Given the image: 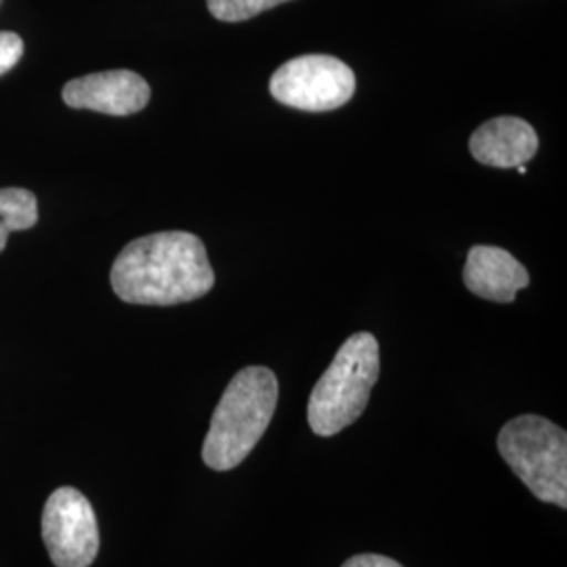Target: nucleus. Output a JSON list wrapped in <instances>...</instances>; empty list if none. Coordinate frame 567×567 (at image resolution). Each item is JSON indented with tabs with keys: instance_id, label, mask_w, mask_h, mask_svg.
<instances>
[{
	"instance_id": "1",
	"label": "nucleus",
	"mask_w": 567,
	"mask_h": 567,
	"mask_svg": "<svg viewBox=\"0 0 567 567\" xmlns=\"http://www.w3.org/2000/svg\"><path fill=\"white\" fill-rule=\"evenodd\" d=\"M110 282L124 303L168 307L203 299L215 286V271L198 236L158 231L122 248Z\"/></svg>"
},
{
	"instance_id": "2",
	"label": "nucleus",
	"mask_w": 567,
	"mask_h": 567,
	"mask_svg": "<svg viewBox=\"0 0 567 567\" xmlns=\"http://www.w3.org/2000/svg\"><path fill=\"white\" fill-rule=\"evenodd\" d=\"M278 405V379L265 365L240 370L213 412L203 461L213 471H231L259 444Z\"/></svg>"
},
{
	"instance_id": "3",
	"label": "nucleus",
	"mask_w": 567,
	"mask_h": 567,
	"mask_svg": "<svg viewBox=\"0 0 567 567\" xmlns=\"http://www.w3.org/2000/svg\"><path fill=\"white\" fill-rule=\"evenodd\" d=\"M379 372L381 355L374 334L358 332L349 337L311 391L307 405L311 431L320 437H332L353 425L370 402Z\"/></svg>"
},
{
	"instance_id": "4",
	"label": "nucleus",
	"mask_w": 567,
	"mask_h": 567,
	"mask_svg": "<svg viewBox=\"0 0 567 567\" xmlns=\"http://www.w3.org/2000/svg\"><path fill=\"white\" fill-rule=\"evenodd\" d=\"M498 452L511 471L543 503L567 507V433L536 414L501 429Z\"/></svg>"
},
{
	"instance_id": "5",
	"label": "nucleus",
	"mask_w": 567,
	"mask_h": 567,
	"mask_svg": "<svg viewBox=\"0 0 567 567\" xmlns=\"http://www.w3.org/2000/svg\"><path fill=\"white\" fill-rule=\"evenodd\" d=\"M271 97L301 112H332L355 93L353 70L332 55H301L286 61L269 81Z\"/></svg>"
},
{
	"instance_id": "6",
	"label": "nucleus",
	"mask_w": 567,
	"mask_h": 567,
	"mask_svg": "<svg viewBox=\"0 0 567 567\" xmlns=\"http://www.w3.org/2000/svg\"><path fill=\"white\" fill-rule=\"evenodd\" d=\"M42 540L58 567H89L100 553V526L89 498L76 487H58L44 503Z\"/></svg>"
},
{
	"instance_id": "7",
	"label": "nucleus",
	"mask_w": 567,
	"mask_h": 567,
	"mask_svg": "<svg viewBox=\"0 0 567 567\" xmlns=\"http://www.w3.org/2000/svg\"><path fill=\"white\" fill-rule=\"evenodd\" d=\"M152 89L131 70H107L68 82L61 100L74 110H91L107 116H131L150 103Z\"/></svg>"
},
{
	"instance_id": "8",
	"label": "nucleus",
	"mask_w": 567,
	"mask_h": 567,
	"mask_svg": "<svg viewBox=\"0 0 567 567\" xmlns=\"http://www.w3.org/2000/svg\"><path fill=\"white\" fill-rule=\"evenodd\" d=\"M463 278L473 295L494 303H513L517 292L529 284L526 267L498 246H473Z\"/></svg>"
},
{
	"instance_id": "9",
	"label": "nucleus",
	"mask_w": 567,
	"mask_h": 567,
	"mask_svg": "<svg viewBox=\"0 0 567 567\" xmlns=\"http://www.w3.org/2000/svg\"><path fill=\"white\" fill-rule=\"evenodd\" d=\"M538 133L529 122L501 116L482 124L468 142L473 158L494 168H517L538 152Z\"/></svg>"
},
{
	"instance_id": "10",
	"label": "nucleus",
	"mask_w": 567,
	"mask_h": 567,
	"mask_svg": "<svg viewBox=\"0 0 567 567\" xmlns=\"http://www.w3.org/2000/svg\"><path fill=\"white\" fill-rule=\"evenodd\" d=\"M39 224V200L30 189H0V252L13 231H25Z\"/></svg>"
},
{
	"instance_id": "11",
	"label": "nucleus",
	"mask_w": 567,
	"mask_h": 567,
	"mask_svg": "<svg viewBox=\"0 0 567 567\" xmlns=\"http://www.w3.org/2000/svg\"><path fill=\"white\" fill-rule=\"evenodd\" d=\"M284 2H290V0H206L210 16L215 20L227 21V23L252 20Z\"/></svg>"
},
{
	"instance_id": "12",
	"label": "nucleus",
	"mask_w": 567,
	"mask_h": 567,
	"mask_svg": "<svg viewBox=\"0 0 567 567\" xmlns=\"http://www.w3.org/2000/svg\"><path fill=\"white\" fill-rule=\"evenodd\" d=\"M23 55V41L16 32H0V76L13 70Z\"/></svg>"
},
{
	"instance_id": "13",
	"label": "nucleus",
	"mask_w": 567,
	"mask_h": 567,
	"mask_svg": "<svg viewBox=\"0 0 567 567\" xmlns=\"http://www.w3.org/2000/svg\"><path fill=\"white\" fill-rule=\"evenodd\" d=\"M343 567H404L398 564L395 559L385 557V555H374V553H364V555H355L351 559L344 561Z\"/></svg>"
},
{
	"instance_id": "14",
	"label": "nucleus",
	"mask_w": 567,
	"mask_h": 567,
	"mask_svg": "<svg viewBox=\"0 0 567 567\" xmlns=\"http://www.w3.org/2000/svg\"><path fill=\"white\" fill-rule=\"evenodd\" d=\"M517 171H519V173H522V175H526V173H527L526 164H519V166H517Z\"/></svg>"
}]
</instances>
